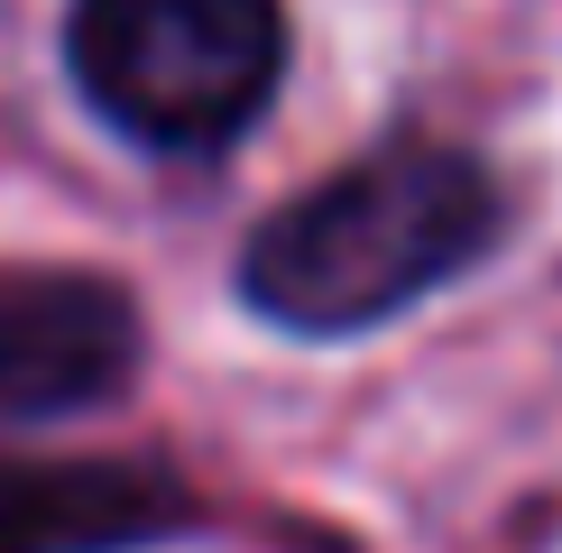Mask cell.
<instances>
[{"label":"cell","instance_id":"7a4b0ae2","mask_svg":"<svg viewBox=\"0 0 562 553\" xmlns=\"http://www.w3.org/2000/svg\"><path fill=\"white\" fill-rule=\"evenodd\" d=\"M83 102L167 157L231 148L286 65L277 0H75L65 19Z\"/></svg>","mask_w":562,"mask_h":553},{"label":"cell","instance_id":"277c9868","mask_svg":"<svg viewBox=\"0 0 562 553\" xmlns=\"http://www.w3.org/2000/svg\"><path fill=\"white\" fill-rule=\"evenodd\" d=\"M184 517V489L130 461H0V553H130Z\"/></svg>","mask_w":562,"mask_h":553},{"label":"cell","instance_id":"3957f363","mask_svg":"<svg viewBox=\"0 0 562 553\" xmlns=\"http://www.w3.org/2000/svg\"><path fill=\"white\" fill-rule=\"evenodd\" d=\"M138 369V305L111 276L10 268L0 276V415L102 406Z\"/></svg>","mask_w":562,"mask_h":553},{"label":"cell","instance_id":"6da1fadb","mask_svg":"<svg viewBox=\"0 0 562 553\" xmlns=\"http://www.w3.org/2000/svg\"><path fill=\"white\" fill-rule=\"evenodd\" d=\"M498 240V184L480 157L396 138L314 194L277 203L240 249V295L277 332H369Z\"/></svg>","mask_w":562,"mask_h":553}]
</instances>
